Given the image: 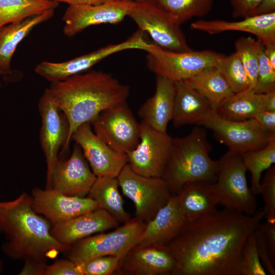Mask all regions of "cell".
<instances>
[{
  "label": "cell",
  "mask_w": 275,
  "mask_h": 275,
  "mask_svg": "<svg viewBox=\"0 0 275 275\" xmlns=\"http://www.w3.org/2000/svg\"><path fill=\"white\" fill-rule=\"evenodd\" d=\"M184 81L205 97L215 110L234 94L216 66L206 68Z\"/></svg>",
  "instance_id": "obj_28"
},
{
  "label": "cell",
  "mask_w": 275,
  "mask_h": 275,
  "mask_svg": "<svg viewBox=\"0 0 275 275\" xmlns=\"http://www.w3.org/2000/svg\"><path fill=\"white\" fill-rule=\"evenodd\" d=\"M90 123L81 124L73 133L71 140L81 148L97 177L117 178L128 163L127 154L115 150L94 132Z\"/></svg>",
  "instance_id": "obj_16"
},
{
  "label": "cell",
  "mask_w": 275,
  "mask_h": 275,
  "mask_svg": "<svg viewBox=\"0 0 275 275\" xmlns=\"http://www.w3.org/2000/svg\"><path fill=\"white\" fill-rule=\"evenodd\" d=\"M258 255L266 272L270 275L275 274V264L273 263L267 245L265 237L258 228L254 231Z\"/></svg>",
  "instance_id": "obj_40"
},
{
  "label": "cell",
  "mask_w": 275,
  "mask_h": 275,
  "mask_svg": "<svg viewBox=\"0 0 275 275\" xmlns=\"http://www.w3.org/2000/svg\"><path fill=\"white\" fill-rule=\"evenodd\" d=\"M254 231L248 237L242 249L239 268L240 275L267 274L258 255Z\"/></svg>",
  "instance_id": "obj_35"
},
{
  "label": "cell",
  "mask_w": 275,
  "mask_h": 275,
  "mask_svg": "<svg viewBox=\"0 0 275 275\" xmlns=\"http://www.w3.org/2000/svg\"><path fill=\"white\" fill-rule=\"evenodd\" d=\"M216 67L234 93L249 90L248 75L236 52L225 56Z\"/></svg>",
  "instance_id": "obj_33"
},
{
  "label": "cell",
  "mask_w": 275,
  "mask_h": 275,
  "mask_svg": "<svg viewBox=\"0 0 275 275\" xmlns=\"http://www.w3.org/2000/svg\"><path fill=\"white\" fill-rule=\"evenodd\" d=\"M140 141L126 154L128 164L135 173L146 177H161L170 152L172 138L141 121Z\"/></svg>",
  "instance_id": "obj_13"
},
{
  "label": "cell",
  "mask_w": 275,
  "mask_h": 275,
  "mask_svg": "<svg viewBox=\"0 0 275 275\" xmlns=\"http://www.w3.org/2000/svg\"><path fill=\"white\" fill-rule=\"evenodd\" d=\"M46 262L40 260H27L19 272L20 275H44Z\"/></svg>",
  "instance_id": "obj_43"
},
{
  "label": "cell",
  "mask_w": 275,
  "mask_h": 275,
  "mask_svg": "<svg viewBox=\"0 0 275 275\" xmlns=\"http://www.w3.org/2000/svg\"><path fill=\"white\" fill-rule=\"evenodd\" d=\"M124 195L134 204L135 218L146 223L167 204L172 196L161 177H149L133 172L128 163L117 177Z\"/></svg>",
  "instance_id": "obj_9"
},
{
  "label": "cell",
  "mask_w": 275,
  "mask_h": 275,
  "mask_svg": "<svg viewBox=\"0 0 275 275\" xmlns=\"http://www.w3.org/2000/svg\"><path fill=\"white\" fill-rule=\"evenodd\" d=\"M259 39L241 37L235 42V51L239 56L249 80V90L254 89L257 77Z\"/></svg>",
  "instance_id": "obj_34"
},
{
  "label": "cell",
  "mask_w": 275,
  "mask_h": 275,
  "mask_svg": "<svg viewBox=\"0 0 275 275\" xmlns=\"http://www.w3.org/2000/svg\"><path fill=\"white\" fill-rule=\"evenodd\" d=\"M135 4L131 0H108L96 5H69L63 16V33L72 37L92 25L118 23Z\"/></svg>",
  "instance_id": "obj_15"
},
{
  "label": "cell",
  "mask_w": 275,
  "mask_h": 275,
  "mask_svg": "<svg viewBox=\"0 0 275 275\" xmlns=\"http://www.w3.org/2000/svg\"><path fill=\"white\" fill-rule=\"evenodd\" d=\"M219 160L220 169L214 182L219 204L246 215L254 214L257 201L248 185L246 170L240 155L228 151Z\"/></svg>",
  "instance_id": "obj_8"
},
{
  "label": "cell",
  "mask_w": 275,
  "mask_h": 275,
  "mask_svg": "<svg viewBox=\"0 0 275 275\" xmlns=\"http://www.w3.org/2000/svg\"><path fill=\"white\" fill-rule=\"evenodd\" d=\"M145 226V222L134 217L113 231L84 238L70 246L66 251L68 258L79 264L100 256L123 257L138 243Z\"/></svg>",
  "instance_id": "obj_6"
},
{
  "label": "cell",
  "mask_w": 275,
  "mask_h": 275,
  "mask_svg": "<svg viewBox=\"0 0 275 275\" xmlns=\"http://www.w3.org/2000/svg\"><path fill=\"white\" fill-rule=\"evenodd\" d=\"M181 25L194 17H203L211 10L215 0H148Z\"/></svg>",
  "instance_id": "obj_31"
},
{
  "label": "cell",
  "mask_w": 275,
  "mask_h": 275,
  "mask_svg": "<svg viewBox=\"0 0 275 275\" xmlns=\"http://www.w3.org/2000/svg\"><path fill=\"white\" fill-rule=\"evenodd\" d=\"M91 124L95 133L118 152L127 154L139 143L140 124L126 101L103 111Z\"/></svg>",
  "instance_id": "obj_10"
},
{
  "label": "cell",
  "mask_w": 275,
  "mask_h": 275,
  "mask_svg": "<svg viewBox=\"0 0 275 275\" xmlns=\"http://www.w3.org/2000/svg\"><path fill=\"white\" fill-rule=\"evenodd\" d=\"M146 52L148 69L156 75L173 81L187 79L206 68L216 66L226 56L209 49L170 51L154 43Z\"/></svg>",
  "instance_id": "obj_5"
},
{
  "label": "cell",
  "mask_w": 275,
  "mask_h": 275,
  "mask_svg": "<svg viewBox=\"0 0 275 275\" xmlns=\"http://www.w3.org/2000/svg\"><path fill=\"white\" fill-rule=\"evenodd\" d=\"M255 119L267 132L275 134V112L263 111Z\"/></svg>",
  "instance_id": "obj_44"
},
{
  "label": "cell",
  "mask_w": 275,
  "mask_h": 275,
  "mask_svg": "<svg viewBox=\"0 0 275 275\" xmlns=\"http://www.w3.org/2000/svg\"><path fill=\"white\" fill-rule=\"evenodd\" d=\"M53 9L7 24L0 29V74L12 73L11 60L18 44L37 25L54 15Z\"/></svg>",
  "instance_id": "obj_26"
},
{
  "label": "cell",
  "mask_w": 275,
  "mask_h": 275,
  "mask_svg": "<svg viewBox=\"0 0 275 275\" xmlns=\"http://www.w3.org/2000/svg\"><path fill=\"white\" fill-rule=\"evenodd\" d=\"M176 261L167 245L137 244L122 258L115 273L124 275H172Z\"/></svg>",
  "instance_id": "obj_19"
},
{
  "label": "cell",
  "mask_w": 275,
  "mask_h": 275,
  "mask_svg": "<svg viewBox=\"0 0 275 275\" xmlns=\"http://www.w3.org/2000/svg\"><path fill=\"white\" fill-rule=\"evenodd\" d=\"M186 222L180 210L177 195H172L167 204L146 223L138 244L167 245Z\"/></svg>",
  "instance_id": "obj_22"
},
{
  "label": "cell",
  "mask_w": 275,
  "mask_h": 275,
  "mask_svg": "<svg viewBox=\"0 0 275 275\" xmlns=\"http://www.w3.org/2000/svg\"><path fill=\"white\" fill-rule=\"evenodd\" d=\"M51 228L49 222L34 211L32 196L28 193L0 201V233L5 237L1 249L8 258L46 262L66 252L70 246L58 242Z\"/></svg>",
  "instance_id": "obj_3"
},
{
  "label": "cell",
  "mask_w": 275,
  "mask_h": 275,
  "mask_svg": "<svg viewBox=\"0 0 275 275\" xmlns=\"http://www.w3.org/2000/svg\"><path fill=\"white\" fill-rule=\"evenodd\" d=\"M151 44L145 38L144 32L139 29L124 41L108 45L70 60L60 63L44 61L38 63L35 72L50 83L57 82L80 74L115 53L128 49L146 51Z\"/></svg>",
  "instance_id": "obj_11"
},
{
  "label": "cell",
  "mask_w": 275,
  "mask_h": 275,
  "mask_svg": "<svg viewBox=\"0 0 275 275\" xmlns=\"http://www.w3.org/2000/svg\"><path fill=\"white\" fill-rule=\"evenodd\" d=\"M258 228L265 237L271 259L275 264V222L266 221L260 223Z\"/></svg>",
  "instance_id": "obj_42"
},
{
  "label": "cell",
  "mask_w": 275,
  "mask_h": 275,
  "mask_svg": "<svg viewBox=\"0 0 275 275\" xmlns=\"http://www.w3.org/2000/svg\"><path fill=\"white\" fill-rule=\"evenodd\" d=\"M246 171L251 175V190L254 195L260 194L262 173L275 163V138L264 147L248 151L240 155Z\"/></svg>",
  "instance_id": "obj_32"
},
{
  "label": "cell",
  "mask_w": 275,
  "mask_h": 275,
  "mask_svg": "<svg viewBox=\"0 0 275 275\" xmlns=\"http://www.w3.org/2000/svg\"><path fill=\"white\" fill-rule=\"evenodd\" d=\"M190 26L211 35L226 31L245 32L255 35L264 46L275 44V12L249 16L237 21L201 19L192 22Z\"/></svg>",
  "instance_id": "obj_21"
},
{
  "label": "cell",
  "mask_w": 275,
  "mask_h": 275,
  "mask_svg": "<svg viewBox=\"0 0 275 275\" xmlns=\"http://www.w3.org/2000/svg\"><path fill=\"white\" fill-rule=\"evenodd\" d=\"M213 132L215 138L229 148V151L239 155L265 147L275 138L264 130L255 119L233 121L219 116L213 109L197 123Z\"/></svg>",
  "instance_id": "obj_7"
},
{
  "label": "cell",
  "mask_w": 275,
  "mask_h": 275,
  "mask_svg": "<svg viewBox=\"0 0 275 275\" xmlns=\"http://www.w3.org/2000/svg\"><path fill=\"white\" fill-rule=\"evenodd\" d=\"M264 111L275 112V90L264 94Z\"/></svg>",
  "instance_id": "obj_46"
},
{
  "label": "cell",
  "mask_w": 275,
  "mask_h": 275,
  "mask_svg": "<svg viewBox=\"0 0 275 275\" xmlns=\"http://www.w3.org/2000/svg\"><path fill=\"white\" fill-rule=\"evenodd\" d=\"M47 89L69 124L67 140L61 155L68 150L77 127L91 123L103 111L126 101L130 93L129 87L111 74L95 70L51 82Z\"/></svg>",
  "instance_id": "obj_2"
},
{
  "label": "cell",
  "mask_w": 275,
  "mask_h": 275,
  "mask_svg": "<svg viewBox=\"0 0 275 275\" xmlns=\"http://www.w3.org/2000/svg\"><path fill=\"white\" fill-rule=\"evenodd\" d=\"M262 0H229L231 15L234 18L253 15L254 11Z\"/></svg>",
  "instance_id": "obj_41"
},
{
  "label": "cell",
  "mask_w": 275,
  "mask_h": 275,
  "mask_svg": "<svg viewBox=\"0 0 275 275\" xmlns=\"http://www.w3.org/2000/svg\"><path fill=\"white\" fill-rule=\"evenodd\" d=\"M215 111L219 116L230 121L255 119L264 111V94H257L248 90L234 93Z\"/></svg>",
  "instance_id": "obj_29"
},
{
  "label": "cell",
  "mask_w": 275,
  "mask_h": 275,
  "mask_svg": "<svg viewBox=\"0 0 275 275\" xmlns=\"http://www.w3.org/2000/svg\"><path fill=\"white\" fill-rule=\"evenodd\" d=\"M264 203L266 221L275 222V166L266 170L260 183V192Z\"/></svg>",
  "instance_id": "obj_38"
},
{
  "label": "cell",
  "mask_w": 275,
  "mask_h": 275,
  "mask_svg": "<svg viewBox=\"0 0 275 275\" xmlns=\"http://www.w3.org/2000/svg\"><path fill=\"white\" fill-rule=\"evenodd\" d=\"M131 1H132L138 3H143V2H146L148 0H131Z\"/></svg>",
  "instance_id": "obj_49"
},
{
  "label": "cell",
  "mask_w": 275,
  "mask_h": 275,
  "mask_svg": "<svg viewBox=\"0 0 275 275\" xmlns=\"http://www.w3.org/2000/svg\"><path fill=\"white\" fill-rule=\"evenodd\" d=\"M272 12H275V0H262L254 11L253 15H264Z\"/></svg>",
  "instance_id": "obj_45"
},
{
  "label": "cell",
  "mask_w": 275,
  "mask_h": 275,
  "mask_svg": "<svg viewBox=\"0 0 275 275\" xmlns=\"http://www.w3.org/2000/svg\"><path fill=\"white\" fill-rule=\"evenodd\" d=\"M41 119L40 141L47 166L45 188H51V177L59 159V152L65 146L68 136L69 124L65 115L53 101L48 89L38 103Z\"/></svg>",
  "instance_id": "obj_14"
},
{
  "label": "cell",
  "mask_w": 275,
  "mask_h": 275,
  "mask_svg": "<svg viewBox=\"0 0 275 275\" xmlns=\"http://www.w3.org/2000/svg\"><path fill=\"white\" fill-rule=\"evenodd\" d=\"M177 196L180 210L187 222L215 211L219 205L214 182L188 183Z\"/></svg>",
  "instance_id": "obj_24"
},
{
  "label": "cell",
  "mask_w": 275,
  "mask_h": 275,
  "mask_svg": "<svg viewBox=\"0 0 275 275\" xmlns=\"http://www.w3.org/2000/svg\"><path fill=\"white\" fill-rule=\"evenodd\" d=\"M59 3L52 0H0V29L51 9Z\"/></svg>",
  "instance_id": "obj_30"
},
{
  "label": "cell",
  "mask_w": 275,
  "mask_h": 275,
  "mask_svg": "<svg viewBox=\"0 0 275 275\" xmlns=\"http://www.w3.org/2000/svg\"><path fill=\"white\" fill-rule=\"evenodd\" d=\"M44 275H82V273L79 265L68 259L46 264Z\"/></svg>",
  "instance_id": "obj_39"
},
{
  "label": "cell",
  "mask_w": 275,
  "mask_h": 275,
  "mask_svg": "<svg viewBox=\"0 0 275 275\" xmlns=\"http://www.w3.org/2000/svg\"><path fill=\"white\" fill-rule=\"evenodd\" d=\"M122 258L116 256H100L78 265L82 275H110L117 270Z\"/></svg>",
  "instance_id": "obj_37"
},
{
  "label": "cell",
  "mask_w": 275,
  "mask_h": 275,
  "mask_svg": "<svg viewBox=\"0 0 275 275\" xmlns=\"http://www.w3.org/2000/svg\"><path fill=\"white\" fill-rule=\"evenodd\" d=\"M156 76L155 93L141 105L138 115L152 128L167 133L168 124L173 117L175 82L162 76Z\"/></svg>",
  "instance_id": "obj_23"
},
{
  "label": "cell",
  "mask_w": 275,
  "mask_h": 275,
  "mask_svg": "<svg viewBox=\"0 0 275 275\" xmlns=\"http://www.w3.org/2000/svg\"><path fill=\"white\" fill-rule=\"evenodd\" d=\"M58 3H64L68 5H96L108 0H52Z\"/></svg>",
  "instance_id": "obj_47"
},
{
  "label": "cell",
  "mask_w": 275,
  "mask_h": 275,
  "mask_svg": "<svg viewBox=\"0 0 275 275\" xmlns=\"http://www.w3.org/2000/svg\"><path fill=\"white\" fill-rule=\"evenodd\" d=\"M97 177L75 143L67 159L59 158L52 174L51 188L67 196L86 197Z\"/></svg>",
  "instance_id": "obj_17"
},
{
  "label": "cell",
  "mask_w": 275,
  "mask_h": 275,
  "mask_svg": "<svg viewBox=\"0 0 275 275\" xmlns=\"http://www.w3.org/2000/svg\"><path fill=\"white\" fill-rule=\"evenodd\" d=\"M211 147L206 131L194 127L184 137L172 138L169 157L161 178L172 195L178 194L186 184L215 182L221 162L209 156Z\"/></svg>",
  "instance_id": "obj_4"
},
{
  "label": "cell",
  "mask_w": 275,
  "mask_h": 275,
  "mask_svg": "<svg viewBox=\"0 0 275 275\" xmlns=\"http://www.w3.org/2000/svg\"><path fill=\"white\" fill-rule=\"evenodd\" d=\"M266 56L272 65L275 68V44H270L264 46Z\"/></svg>",
  "instance_id": "obj_48"
},
{
  "label": "cell",
  "mask_w": 275,
  "mask_h": 275,
  "mask_svg": "<svg viewBox=\"0 0 275 275\" xmlns=\"http://www.w3.org/2000/svg\"><path fill=\"white\" fill-rule=\"evenodd\" d=\"M31 196L34 211L44 216L52 226L99 208L88 197L69 196L53 188L34 187Z\"/></svg>",
  "instance_id": "obj_18"
},
{
  "label": "cell",
  "mask_w": 275,
  "mask_h": 275,
  "mask_svg": "<svg viewBox=\"0 0 275 275\" xmlns=\"http://www.w3.org/2000/svg\"><path fill=\"white\" fill-rule=\"evenodd\" d=\"M118 226L119 222L116 218L98 208L52 226L51 234L58 242L71 246L84 238Z\"/></svg>",
  "instance_id": "obj_20"
},
{
  "label": "cell",
  "mask_w": 275,
  "mask_h": 275,
  "mask_svg": "<svg viewBox=\"0 0 275 275\" xmlns=\"http://www.w3.org/2000/svg\"><path fill=\"white\" fill-rule=\"evenodd\" d=\"M264 218L225 208L186 222L167 245L176 261L172 275H240L243 245Z\"/></svg>",
  "instance_id": "obj_1"
},
{
  "label": "cell",
  "mask_w": 275,
  "mask_h": 275,
  "mask_svg": "<svg viewBox=\"0 0 275 275\" xmlns=\"http://www.w3.org/2000/svg\"><path fill=\"white\" fill-rule=\"evenodd\" d=\"M273 90H275V68L268 60L264 45L259 39L257 77L252 91L257 94H265Z\"/></svg>",
  "instance_id": "obj_36"
},
{
  "label": "cell",
  "mask_w": 275,
  "mask_h": 275,
  "mask_svg": "<svg viewBox=\"0 0 275 275\" xmlns=\"http://www.w3.org/2000/svg\"><path fill=\"white\" fill-rule=\"evenodd\" d=\"M127 16L135 22L139 29L148 33L154 44L160 48L173 51L192 49L187 44L181 25L148 1L136 3Z\"/></svg>",
  "instance_id": "obj_12"
},
{
  "label": "cell",
  "mask_w": 275,
  "mask_h": 275,
  "mask_svg": "<svg viewBox=\"0 0 275 275\" xmlns=\"http://www.w3.org/2000/svg\"><path fill=\"white\" fill-rule=\"evenodd\" d=\"M175 94L172 121L179 128L196 124L206 114L214 109L200 92L184 80L174 81Z\"/></svg>",
  "instance_id": "obj_25"
},
{
  "label": "cell",
  "mask_w": 275,
  "mask_h": 275,
  "mask_svg": "<svg viewBox=\"0 0 275 275\" xmlns=\"http://www.w3.org/2000/svg\"><path fill=\"white\" fill-rule=\"evenodd\" d=\"M119 187L117 178L97 177L87 197L96 202L99 208L107 211L119 223H125L131 217L124 208Z\"/></svg>",
  "instance_id": "obj_27"
}]
</instances>
